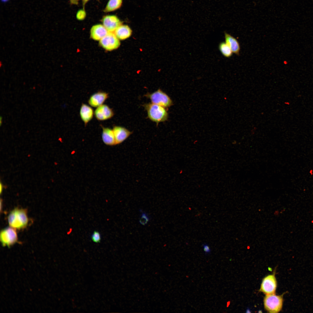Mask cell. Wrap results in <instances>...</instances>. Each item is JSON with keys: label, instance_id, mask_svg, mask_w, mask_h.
<instances>
[{"label": "cell", "instance_id": "obj_1", "mask_svg": "<svg viewBox=\"0 0 313 313\" xmlns=\"http://www.w3.org/2000/svg\"><path fill=\"white\" fill-rule=\"evenodd\" d=\"M8 221L10 226L14 229L20 230L25 228L29 221L27 211L23 209L15 208L9 214Z\"/></svg>", "mask_w": 313, "mask_h": 313}, {"label": "cell", "instance_id": "obj_2", "mask_svg": "<svg viewBox=\"0 0 313 313\" xmlns=\"http://www.w3.org/2000/svg\"><path fill=\"white\" fill-rule=\"evenodd\" d=\"M143 106L147 111L148 118L157 125L167 120L168 114L165 108L152 103L145 104Z\"/></svg>", "mask_w": 313, "mask_h": 313}, {"label": "cell", "instance_id": "obj_3", "mask_svg": "<svg viewBox=\"0 0 313 313\" xmlns=\"http://www.w3.org/2000/svg\"><path fill=\"white\" fill-rule=\"evenodd\" d=\"M283 294L277 295L275 293L266 294L264 299L265 309L270 313H278L281 310L283 305Z\"/></svg>", "mask_w": 313, "mask_h": 313}, {"label": "cell", "instance_id": "obj_4", "mask_svg": "<svg viewBox=\"0 0 313 313\" xmlns=\"http://www.w3.org/2000/svg\"><path fill=\"white\" fill-rule=\"evenodd\" d=\"M145 96L150 100L152 103L165 108L171 106L173 104L170 98L160 89L152 93H148Z\"/></svg>", "mask_w": 313, "mask_h": 313}, {"label": "cell", "instance_id": "obj_5", "mask_svg": "<svg viewBox=\"0 0 313 313\" xmlns=\"http://www.w3.org/2000/svg\"><path fill=\"white\" fill-rule=\"evenodd\" d=\"M0 241L3 246L9 247L16 243L18 240L17 232L14 228H6L1 230L0 234Z\"/></svg>", "mask_w": 313, "mask_h": 313}, {"label": "cell", "instance_id": "obj_6", "mask_svg": "<svg viewBox=\"0 0 313 313\" xmlns=\"http://www.w3.org/2000/svg\"><path fill=\"white\" fill-rule=\"evenodd\" d=\"M99 44L105 50L111 51L118 48L120 43L114 32H109L99 41Z\"/></svg>", "mask_w": 313, "mask_h": 313}, {"label": "cell", "instance_id": "obj_7", "mask_svg": "<svg viewBox=\"0 0 313 313\" xmlns=\"http://www.w3.org/2000/svg\"><path fill=\"white\" fill-rule=\"evenodd\" d=\"M277 287V281L274 274L269 275L263 279L260 291L269 294L275 293Z\"/></svg>", "mask_w": 313, "mask_h": 313}, {"label": "cell", "instance_id": "obj_8", "mask_svg": "<svg viewBox=\"0 0 313 313\" xmlns=\"http://www.w3.org/2000/svg\"><path fill=\"white\" fill-rule=\"evenodd\" d=\"M114 115L113 110L105 104L97 107L94 111L95 117L99 121H104L110 119Z\"/></svg>", "mask_w": 313, "mask_h": 313}, {"label": "cell", "instance_id": "obj_9", "mask_svg": "<svg viewBox=\"0 0 313 313\" xmlns=\"http://www.w3.org/2000/svg\"><path fill=\"white\" fill-rule=\"evenodd\" d=\"M101 21L102 25L108 32H114L117 28L121 25L122 22L115 15H106L103 16Z\"/></svg>", "mask_w": 313, "mask_h": 313}, {"label": "cell", "instance_id": "obj_10", "mask_svg": "<svg viewBox=\"0 0 313 313\" xmlns=\"http://www.w3.org/2000/svg\"><path fill=\"white\" fill-rule=\"evenodd\" d=\"M109 97L108 93L103 91H99L90 96L88 103L91 106L97 108L103 104Z\"/></svg>", "mask_w": 313, "mask_h": 313}, {"label": "cell", "instance_id": "obj_11", "mask_svg": "<svg viewBox=\"0 0 313 313\" xmlns=\"http://www.w3.org/2000/svg\"><path fill=\"white\" fill-rule=\"evenodd\" d=\"M112 130L114 133L116 144H119L124 141L132 134L125 128L120 126L114 125Z\"/></svg>", "mask_w": 313, "mask_h": 313}, {"label": "cell", "instance_id": "obj_12", "mask_svg": "<svg viewBox=\"0 0 313 313\" xmlns=\"http://www.w3.org/2000/svg\"><path fill=\"white\" fill-rule=\"evenodd\" d=\"M79 114L85 127L92 119L94 115V112L91 107L86 104L82 103L80 108Z\"/></svg>", "mask_w": 313, "mask_h": 313}, {"label": "cell", "instance_id": "obj_13", "mask_svg": "<svg viewBox=\"0 0 313 313\" xmlns=\"http://www.w3.org/2000/svg\"><path fill=\"white\" fill-rule=\"evenodd\" d=\"M109 32L101 24H97L91 27L90 30V37L95 41H99Z\"/></svg>", "mask_w": 313, "mask_h": 313}, {"label": "cell", "instance_id": "obj_14", "mask_svg": "<svg viewBox=\"0 0 313 313\" xmlns=\"http://www.w3.org/2000/svg\"><path fill=\"white\" fill-rule=\"evenodd\" d=\"M100 126L102 130L101 137L104 143L109 146L116 145L115 139L112 129L104 127L102 125H101Z\"/></svg>", "mask_w": 313, "mask_h": 313}, {"label": "cell", "instance_id": "obj_15", "mask_svg": "<svg viewBox=\"0 0 313 313\" xmlns=\"http://www.w3.org/2000/svg\"><path fill=\"white\" fill-rule=\"evenodd\" d=\"M225 43L230 48L232 52L239 55L240 50V44L235 37L230 34L224 32Z\"/></svg>", "mask_w": 313, "mask_h": 313}, {"label": "cell", "instance_id": "obj_16", "mask_svg": "<svg viewBox=\"0 0 313 313\" xmlns=\"http://www.w3.org/2000/svg\"><path fill=\"white\" fill-rule=\"evenodd\" d=\"M114 33L119 40H123L131 36L132 30L128 25L121 24L117 28Z\"/></svg>", "mask_w": 313, "mask_h": 313}, {"label": "cell", "instance_id": "obj_17", "mask_svg": "<svg viewBox=\"0 0 313 313\" xmlns=\"http://www.w3.org/2000/svg\"><path fill=\"white\" fill-rule=\"evenodd\" d=\"M123 0H109L103 11L109 12L114 11L119 9L121 6Z\"/></svg>", "mask_w": 313, "mask_h": 313}, {"label": "cell", "instance_id": "obj_18", "mask_svg": "<svg viewBox=\"0 0 313 313\" xmlns=\"http://www.w3.org/2000/svg\"><path fill=\"white\" fill-rule=\"evenodd\" d=\"M219 49L222 54L225 57L229 58L232 55V52L225 42H221L219 46Z\"/></svg>", "mask_w": 313, "mask_h": 313}, {"label": "cell", "instance_id": "obj_19", "mask_svg": "<svg viewBox=\"0 0 313 313\" xmlns=\"http://www.w3.org/2000/svg\"><path fill=\"white\" fill-rule=\"evenodd\" d=\"M141 213L140 217L139 219V223L141 225H147L150 220V218L148 214L143 211L142 210H140Z\"/></svg>", "mask_w": 313, "mask_h": 313}, {"label": "cell", "instance_id": "obj_20", "mask_svg": "<svg viewBox=\"0 0 313 313\" xmlns=\"http://www.w3.org/2000/svg\"><path fill=\"white\" fill-rule=\"evenodd\" d=\"M92 241L96 243L100 242L101 239V235L99 232L94 230L91 236Z\"/></svg>", "mask_w": 313, "mask_h": 313}, {"label": "cell", "instance_id": "obj_21", "mask_svg": "<svg viewBox=\"0 0 313 313\" xmlns=\"http://www.w3.org/2000/svg\"><path fill=\"white\" fill-rule=\"evenodd\" d=\"M86 15V12L84 9H80L79 10L77 13L76 18L79 20H83L85 18Z\"/></svg>", "mask_w": 313, "mask_h": 313}, {"label": "cell", "instance_id": "obj_22", "mask_svg": "<svg viewBox=\"0 0 313 313\" xmlns=\"http://www.w3.org/2000/svg\"><path fill=\"white\" fill-rule=\"evenodd\" d=\"M202 246L203 248L205 255H207L210 254L211 250L208 245L207 243H204L202 244Z\"/></svg>", "mask_w": 313, "mask_h": 313}, {"label": "cell", "instance_id": "obj_23", "mask_svg": "<svg viewBox=\"0 0 313 313\" xmlns=\"http://www.w3.org/2000/svg\"><path fill=\"white\" fill-rule=\"evenodd\" d=\"M70 3L72 4L77 5L78 4L79 0H69Z\"/></svg>", "mask_w": 313, "mask_h": 313}, {"label": "cell", "instance_id": "obj_24", "mask_svg": "<svg viewBox=\"0 0 313 313\" xmlns=\"http://www.w3.org/2000/svg\"><path fill=\"white\" fill-rule=\"evenodd\" d=\"M89 0H82L83 6H84Z\"/></svg>", "mask_w": 313, "mask_h": 313}, {"label": "cell", "instance_id": "obj_25", "mask_svg": "<svg viewBox=\"0 0 313 313\" xmlns=\"http://www.w3.org/2000/svg\"><path fill=\"white\" fill-rule=\"evenodd\" d=\"M2 119H3V118H2V117L1 116L0 118V126H1V125L2 123V121H3V120Z\"/></svg>", "mask_w": 313, "mask_h": 313}, {"label": "cell", "instance_id": "obj_26", "mask_svg": "<svg viewBox=\"0 0 313 313\" xmlns=\"http://www.w3.org/2000/svg\"><path fill=\"white\" fill-rule=\"evenodd\" d=\"M0 193H1V192H2V190H3V185H2V184H1H1H0Z\"/></svg>", "mask_w": 313, "mask_h": 313}, {"label": "cell", "instance_id": "obj_27", "mask_svg": "<svg viewBox=\"0 0 313 313\" xmlns=\"http://www.w3.org/2000/svg\"><path fill=\"white\" fill-rule=\"evenodd\" d=\"M2 1H7V0H2Z\"/></svg>", "mask_w": 313, "mask_h": 313}]
</instances>
